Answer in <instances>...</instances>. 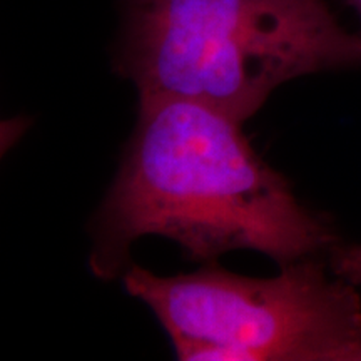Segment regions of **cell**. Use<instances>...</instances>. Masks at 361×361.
Returning a JSON list of instances; mask_svg holds the SVG:
<instances>
[{"mask_svg":"<svg viewBox=\"0 0 361 361\" xmlns=\"http://www.w3.org/2000/svg\"><path fill=\"white\" fill-rule=\"evenodd\" d=\"M241 126L202 104L139 99L133 137L90 223L94 276L123 274L144 236L168 238L204 264L250 250L286 266L338 245L331 224L298 200Z\"/></svg>","mask_w":361,"mask_h":361,"instance_id":"obj_1","label":"cell"},{"mask_svg":"<svg viewBox=\"0 0 361 361\" xmlns=\"http://www.w3.org/2000/svg\"><path fill=\"white\" fill-rule=\"evenodd\" d=\"M116 69L139 99L245 123L283 84L361 66V34L324 0H123Z\"/></svg>","mask_w":361,"mask_h":361,"instance_id":"obj_2","label":"cell"},{"mask_svg":"<svg viewBox=\"0 0 361 361\" xmlns=\"http://www.w3.org/2000/svg\"><path fill=\"white\" fill-rule=\"evenodd\" d=\"M271 278L207 263L159 276L123 273L129 296L154 313L180 361H361V296L322 256Z\"/></svg>","mask_w":361,"mask_h":361,"instance_id":"obj_3","label":"cell"},{"mask_svg":"<svg viewBox=\"0 0 361 361\" xmlns=\"http://www.w3.org/2000/svg\"><path fill=\"white\" fill-rule=\"evenodd\" d=\"M329 268L346 281L361 286V245L333 246L328 252Z\"/></svg>","mask_w":361,"mask_h":361,"instance_id":"obj_4","label":"cell"},{"mask_svg":"<svg viewBox=\"0 0 361 361\" xmlns=\"http://www.w3.org/2000/svg\"><path fill=\"white\" fill-rule=\"evenodd\" d=\"M29 117H13V119H0V157H2L12 146L19 142V139L29 129Z\"/></svg>","mask_w":361,"mask_h":361,"instance_id":"obj_5","label":"cell"},{"mask_svg":"<svg viewBox=\"0 0 361 361\" xmlns=\"http://www.w3.org/2000/svg\"><path fill=\"white\" fill-rule=\"evenodd\" d=\"M348 4H350L351 7L355 8L356 13H358L360 20H361V0H348ZM360 34H361V32H360Z\"/></svg>","mask_w":361,"mask_h":361,"instance_id":"obj_6","label":"cell"}]
</instances>
